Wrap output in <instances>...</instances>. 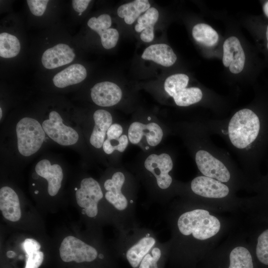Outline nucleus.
I'll use <instances>...</instances> for the list:
<instances>
[{"label":"nucleus","mask_w":268,"mask_h":268,"mask_svg":"<svg viewBox=\"0 0 268 268\" xmlns=\"http://www.w3.org/2000/svg\"><path fill=\"white\" fill-rule=\"evenodd\" d=\"M99 258H100V259H102L103 257V256L102 255H100L99 256Z\"/></svg>","instance_id":"nucleus-41"},{"label":"nucleus","mask_w":268,"mask_h":268,"mask_svg":"<svg viewBox=\"0 0 268 268\" xmlns=\"http://www.w3.org/2000/svg\"><path fill=\"white\" fill-rule=\"evenodd\" d=\"M192 191L200 196L212 199H221L229 193V189L222 182L208 177L195 178L191 184Z\"/></svg>","instance_id":"nucleus-11"},{"label":"nucleus","mask_w":268,"mask_h":268,"mask_svg":"<svg viewBox=\"0 0 268 268\" xmlns=\"http://www.w3.org/2000/svg\"><path fill=\"white\" fill-rule=\"evenodd\" d=\"M123 128L119 124H112L107 132V138L109 140L117 139L122 135Z\"/></svg>","instance_id":"nucleus-35"},{"label":"nucleus","mask_w":268,"mask_h":268,"mask_svg":"<svg viewBox=\"0 0 268 268\" xmlns=\"http://www.w3.org/2000/svg\"><path fill=\"white\" fill-rule=\"evenodd\" d=\"M192 35L197 42L208 47L214 46L219 38L217 32L205 23L195 25L192 30Z\"/></svg>","instance_id":"nucleus-25"},{"label":"nucleus","mask_w":268,"mask_h":268,"mask_svg":"<svg viewBox=\"0 0 268 268\" xmlns=\"http://www.w3.org/2000/svg\"><path fill=\"white\" fill-rule=\"evenodd\" d=\"M78 205L85 209V214L90 217H95L98 213V203L103 197L99 183L92 178L83 179L80 188L76 191Z\"/></svg>","instance_id":"nucleus-5"},{"label":"nucleus","mask_w":268,"mask_h":268,"mask_svg":"<svg viewBox=\"0 0 268 268\" xmlns=\"http://www.w3.org/2000/svg\"><path fill=\"white\" fill-rule=\"evenodd\" d=\"M45 133L54 141L62 145L75 144L78 139L77 132L70 127L65 125L60 115L55 111L49 114V119L42 125Z\"/></svg>","instance_id":"nucleus-6"},{"label":"nucleus","mask_w":268,"mask_h":268,"mask_svg":"<svg viewBox=\"0 0 268 268\" xmlns=\"http://www.w3.org/2000/svg\"><path fill=\"white\" fill-rule=\"evenodd\" d=\"M78 189H77V188H74V190H75L76 191Z\"/></svg>","instance_id":"nucleus-43"},{"label":"nucleus","mask_w":268,"mask_h":268,"mask_svg":"<svg viewBox=\"0 0 268 268\" xmlns=\"http://www.w3.org/2000/svg\"><path fill=\"white\" fill-rule=\"evenodd\" d=\"M81 14V13H79V15H80Z\"/></svg>","instance_id":"nucleus-45"},{"label":"nucleus","mask_w":268,"mask_h":268,"mask_svg":"<svg viewBox=\"0 0 268 268\" xmlns=\"http://www.w3.org/2000/svg\"><path fill=\"white\" fill-rule=\"evenodd\" d=\"M0 210L3 216L9 221L15 222L21 217L18 197L9 187L4 186L0 190Z\"/></svg>","instance_id":"nucleus-17"},{"label":"nucleus","mask_w":268,"mask_h":268,"mask_svg":"<svg viewBox=\"0 0 268 268\" xmlns=\"http://www.w3.org/2000/svg\"><path fill=\"white\" fill-rule=\"evenodd\" d=\"M128 143V136L126 134H122L117 139L109 140L106 138L103 143L102 147L104 151L108 154L112 153L115 150L123 152L126 149Z\"/></svg>","instance_id":"nucleus-30"},{"label":"nucleus","mask_w":268,"mask_h":268,"mask_svg":"<svg viewBox=\"0 0 268 268\" xmlns=\"http://www.w3.org/2000/svg\"><path fill=\"white\" fill-rule=\"evenodd\" d=\"M144 167L155 176L160 188L166 189L169 187L172 178L169 173L173 168V163L168 154L149 155L144 161Z\"/></svg>","instance_id":"nucleus-9"},{"label":"nucleus","mask_w":268,"mask_h":268,"mask_svg":"<svg viewBox=\"0 0 268 268\" xmlns=\"http://www.w3.org/2000/svg\"><path fill=\"white\" fill-rule=\"evenodd\" d=\"M20 50L18 39L14 35L3 32L0 34V56L4 58L16 56Z\"/></svg>","instance_id":"nucleus-26"},{"label":"nucleus","mask_w":268,"mask_h":268,"mask_svg":"<svg viewBox=\"0 0 268 268\" xmlns=\"http://www.w3.org/2000/svg\"><path fill=\"white\" fill-rule=\"evenodd\" d=\"M125 180L124 174L117 172L111 179L106 180L104 184L107 191L105 195L106 200L119 210L125 209L128 205L127 200L121 191Z\"/></svg>","instance_id":"nucleus-16"},{"label":"nucleus","mask_w":268,"mask_h":268,"mask_svg":"<svg viewBox=\"0 0 268 268\" xmlns=\"http://www.w3.org/2000/svg\"><path fill=\"white\" fill-rule=\"evenodd\" d=\"M21 246L26 253L24 268H39L44 260V254L40 251V243L34 239L27 238L22 243Z\"/></svg>","instance_id":"nucleus-24"},{"label":"nucleus","mask_w":268,"mask_h":268,"mask_svg":"<svg viewBox=\"0 0 268 268\" xmlns=\"http://www.w3.org/2000/svg\"><path fill=\"white\" fill-rule=\"evenodd\" d=\"M150 6L147 0H135L119 6L117 14L121 18H124L127 24H132L141 13L146 11Z\"/></svg>","instance_id":"nucleus-22"},{"label":"nucleus","mask_w":268,"mask_h":268,"mask_svg":"<svg viewBox=\"0 0 268 268\" xmlns=\"http://www.w3.org/2000/svg\"><path fill=\"white\" fill-rule=\"evenodd\" d=\"M263 10L265 15L268 17V1L265 3L263 6Z\"/></svg>","instance_id":"nucleus-37"},{"label":"nucleus","mask_w":268,"mask_h":268,"mask_svg":"<svg viewBox=\"0 0 268 268\" xmlns=\"http://www.w3.org/2000/svg\"><path fill=\"white\" fill-rule=\"evenodd\" d=\"M91 97L92 101L98 106H112L120 101L122 91L116 84L103 81L96 84L91 88Z\"/></svg>","instance_id":"nucleus-13"},{"label":"nucleus","mask_w":268,"mask_h":268,"mask_svg":"<svg viewBox=\"0 0 268 268\" xmlns=\"http://www.w3.org/2000/svg\"><path fill=\"white\" fill-rule=\"evenodd\" d=\"M129 141L137 144L145 140L150 146H155L161 141L163 133L160 126L151 122L144 124L139 122L132 123L128 130Z\"/></svg>","instance_id":"nucleus-10"},{"label":"nucleus","mask_w":268,"mask_h":268,"mask_svg":"<svg viewBox=\"0 0 268 268\" xmlns=\"http://www.w3.org/2000/svg\"><path fill=\"white\" fill-rule=\"evenodd\" d=\"M152 256L146 254L141 262L139 268H158L157 262L161 256V251L158 248H154L151 252Z\"/></svg>","instance_id":"nucleus-33"},{"label":"nucleus","mask_w":268,"mask_h":268,"mask_svg":"<svg viewBox=\"0 0 268 268\" xmlns=\"http://www.w3.org/2000/svg\"><path fill=\"white\" fill-rule=\"evenodd\" d=\"M2 117V109L0 108V119H1Z\"/></svg>","instance_id":"nucleus-40"},{"label":"nucleus","mask_w":268,"mask_h":268,"mask_svg":"<svg viewBox=\"0 0 268 268\" xmlns=\"http://www.w3.org/2000/svg\"><path fill=\"white\" fill-rule=\"evenodd\" d=\"M195 161L200 171L203 176L216 179L222 183L228 182L230 173L222 162L205 150H198Z\"/></svg>","instance_id":"nucleus-8"},{"label":"nucleus","mask_w":268,"mask_h":268,"mask_svg":"<svg viewBox=\"0 0 268 268\" xmlns=\"http://www.w3.org/2000/svg\"><path fill=\"white\" fill-rule=\"evenodd\" d=\"M141 58L150 60L164 67L172 66L177 56L172 48L167 44H158L148 47L144 51Z\"/></svg>","instance_id":"nucleus-19"},{"label":"nucleus","mask_w":268,"mask_h":268,"mask_svg":"<svg viewBox=\"0 0 268 268\" xmlns=\"http://www.w3.org/2000/svg\"><path fill=\"white\" fill-rule=\"evenodd\" d=\"M260 130L258 116L251 110L243 109L231 118L228 133L232 144L236 148L244 149L257 138Z\"/></svg>","instance_id":"nucleus-2"},{"label":"nucleus","mask_w":268,"mask_h":268,"mask_svg":"<svg viewBox=\"0 0 268 268\" xmlns=\"http://www.w3.org/2000/svg\"><path fill=\"white\" fill-rule=\"evenodd\" d=\"M205 268H255L253 257L243 246L233 248L226 257L209 259Z\"/></svg>","instance_id":"nucleus-7"},{"label":"nucleus","mask_w":268,"mask_h":268,"mask_svg":"<svg viewBox=\"0 0 268 268\" xmlns=\"http://www.w3.org/2000/svg\"><path fill=\"white\" fill-rule=\"evenodd\" d=\"M74 57L72 49L67 44L61 43L46 50L41 61L46 68L53 69L71 63Z\"/></svg>","instance_id":"nucleus-14"},{"label":"nucleus","mask_w":268,"mask_h":268,"mask_svg":"<svg viewBox=\"0 0 268 268\" xmlns=\"http://www.w3.org/2000/svg\"><path fill=\"white\" fill-rule=\"evenodd\" d=\"M256 256L260 264L268 267V229L263 232L258 238Z\"/></svg>","instance_id":"nucleus-29"},{"label":"nucleus","mask_w":268,"mask_h":268,"mask_svg":"<svg viewBox=\"0 0 268 268\" xmlns=\"http://www.w3.org/2000/svg\"><path fill=\"white\" fill-rule=\"evenodd\" d=\"M86 70L84 66L75 64L57 73L53 81L56 86L64 88L81 82L86 78Z\"/></svg>","instance_id":"nucleus-20"},{"label":"nucleus","mask_w":268,"mask_h":268,"mask_svg":"<svg viewBox=\"0 0 268 268\" xmlns=\"http://www.w3.org/2000/svg\"><path fill=\"white\" fill-rule=\"evenodd\" d=\"M35 171L38 175L48 181L49 194L51 196L57 195L61 188L63 178L61 167L57 164L51 165L48 160L43 159L36 164Z\"/></svg>","instance_id":"nucleus-15"},{"label":"nucleus","mask_w":268,"mask_h":268,"mask_svg":"<svg viewBox=\"0 0 268 268\" xmlns=\"http://www.w3.org/2000/svg\"><path fill=\"white\" fill-rule=\"evenodd\" d=\"M189 78L185 74H173L166 78L164 82V89L171 97L179 90L186 88Z\"/></svg>","instance_id":"nucleus-28"},{"label":"nucleus","mask_w":268,"mask_h":268,"mask_svg":"<svg viewBox=\"0 0 268 268\" xmlns=\"http://www.w3.org/2000/svg\"><path fill=\"white\" fill-rule=\"evenodd\" d=\"M111 24V18L107 14H101L97 18L91 17L87 22L89 27L98 33L110 28Z\"/></svg>","instance_id":"nucleus-31"},{"label":"nucleus","mask_w":268,"mask_h":268,"mask_svg":"<svg viewBox=\"0 0 268 268\" xmlns=\"http://www.w3.org/2000/svg\"><path fill=\"white\" fill-rule=\"evenodd\" d=\"M266 36H267V40H268L267 48H268V26L267 27V31H266Z\"/></svg>","instance_id":"nucleus-39"},{"label":"nucleus","mask_w":268,"mask_h":268,"mask_svg":"<svg viewBox=\"0 0 268 268\" xmlns=\"http://www.w3.org/2000/svg\"><path fill=\"white\" fill-rule=\"evenodd\" d=\"M28 5L30 11L36 16L42 15L47 7L48 0H27Z\"/></svg>","instance_id":"nucleus-34"},{"label":"nucleus","mask_w":268,"mask_h":268,"mask_svg":"<svg viewBox=\"0 0 268 268\" xmlns=\"http://www.w3.org/2000/svg\"><path fill=\"white\" fill-rule=\"evenodd\" d=\"M34 193H35V194H38V193H39V191H37V190H36V191H35L34 192Z\"/></svg>","instance_id":"nucleus-42"},{"label":"nucleus","mask_w":268,"mask_h":268,"mask_svg":"<svg viewBox=\"0 0 268 268\" xmlns=\"http://www.w3.org/2000/svg\"><path fill=\"white\" fill-rule=\"evenodd\" d=\"M177 225L181 234L185 236L192 235L194 238L201 241L214 236L221 228L219 219L203 209L183 213L178 220Z\"/></svg>","instance_id":"nucleus-1"},{"label":"nucleus","mask_w":268,"mask_h":268,"mask_svg":"<svg viewBox=\"0 0 268 268\" xmlns=\"http://www.w3.org/2000/svg\"><path fill=\"white\" fill-rule=\"evenodd\" d=\"M32 185H33V186H34L35 185V184L33 183V184H32Z\"/></svg>","instance_id":"nucleus-44"},{"label":"nucleus","mask_w":268,"mask_h":268,"mask_svg":"<svg viewBox=\"0 0 268 268\" xmlns=\"http://www.w3.org/2000/svg\"><path fill=\"white\" fill-rule=\"evenodd\" d=\"M16 131L18 150L24 156L36 153L45 137L42 126L38 121L31 118L21 119L17 124Z\"/></svg>","instance_id":"nucleus-3"},{"label":"nucleus","mask_w":268,"mask_h":268,"mask_svg":"<svg viewBox=\"0 0 268 268\" xmlns=\"http://www.w3.org/2000/svg\"><path fill=\"white\" fill-rule=\"evenodd\" d=\"M97 254L94 248L72 236L65 237L60 248V257L65 262H90L97 258Z\"/></svg>","instance_id":"nucleus-4"},{"label":"nucleus","mask_w":268,"mask_h":268,"mask_svg":"<svg viewBox=\"0 0 268 268\" xmlns=\"http://www.w3.org/2000/svg\"><path fill=\"white\" fill-rule=\"evenodd\" d=\"M159 12L157 9L152 7L139 16L134 29L136 32H141L140 37L142 41L151 42L154 38V26L158 19Z\"/></svg>","instance_id":"nucleus-21"},{"label":"nucleus","mask_w":268,"mask_h":268,"mask_svg":"<svg viewBox=\"0 0 268 268\" xmlns=\"http://www.w3.org/2000/svg\"><path fill=\"white\" fill-rule=\"evenodd\" d=\"M94 126L90 137V143L96 148H101L105 141L107 132L112 123V117L106 110L99 109L93 114Z\"/></svg>","instance_id":"nucleus-18"},{"label":"nucleus","mask_w":268,"mask_h":268,"mask_svg":"<svg viewBox=\"0 0 268 268\" xmlns=\"http://www.w3.org/2000/svg\"><path fill=\"white\" fill-rule=\"evenodd\" d=\"M90 1V0H73L72 7L76 12L81 13L87 8Z\"/></svg>","instance_id":"nucleus-36"},{"label":"nucleus","mask_w":268,"mask_h":268,"mask_svg":"<svg viewBox=\"0 0 268 268\" xmlns=\"http://www.w3.org/2000/svg\"><path fill=\"white\" fill-rule=\"evenodd\" d=\"M172 97L177 106H188L200 101L202 93L198 87H186L178 91Z\"/></svg>","instance_id":"nucleus-27"},{"label":"nucleus","mask_w":268,"mask_h":268,"mask_svg":"<svg viewBox=\"0 0 268 268\" xmlns=\"http://www.w3.org/2000/svg\"><path fill=\"white\" fill-rule=\"evenodd\" d=\"M15 256V253L12 251H9L6 253V256L9 258H14Z\"/></svg>","instance_id":"nucleus-38"},{"label":"nucleus","mask_w":268,"mask_h":268,"mask_svg":"<svg viewBox=\"0 0 268 268\" xmlns=\"http://www.w3.org/2000/svg\"><path fill=\"white\" fill-rule=\"evenodd\" d=\"M222 62L233 73H238L243 69L245 55L239 39L234 36L227 38L223 46Z\"/></svg>","instance_id":"nucleus-12"},{"label":"nucleus","mask_w":268,"mask_h":268,"mask_svg":"<svg viewBox=\"0 0 268 268\" xmlns=\"http://www.w3.org/2000/svg\"><path fill=\"white\" fill-rule=\"evenodd\" d=\"M155 243V240L153 238L145 237L128 250L126 257L133 268H135L139 265Z\"/></svg>","instance_id":"nucleus-23"},{"label":"nucleus","mask_w":268,"mask_h":268,"mask_svg":"<svg viewBox=\"0 0 268 268\" xmlns=\"http://www.w3.org/2000/svg\"><path fill=\"white\" fill-rule=\"evenodd\" d=\"M98 34L100 36L101 43L104 48L110 49L116 45L119 34L116 29L110 28Z\"/></svg>","instance_id":"nucleus-32"}]
</instances>
